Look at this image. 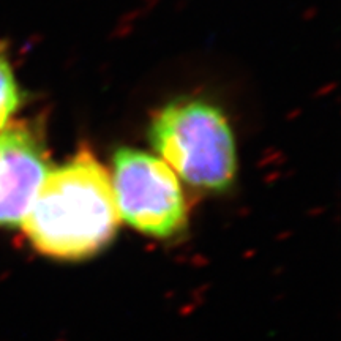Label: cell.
Returning <instances> with one entry per match:
<instances>
[{
    "mask_svg": "<svg viewBox=\"0 0 341 341\" xmlns=\"http://www.w3.org/2000/svg\"><path fill=\"white\" fill-rule=\"evenodd\" d=\"M119 223L109 174L89 150L46 176L22 221L33 248L65 261L98 253Z\"/></svg>",
    "mask_w": 341,
    "mask_h": 341,
    "instance_id": "6da1fadb",
    "label": "cell"
},
{
    "mask_svg": "<svg viewBox=\"0 0 341 341\" xmlns=\"http://www.w3.org/2000/svg\"><path fill=\"white\" fill-rule=\"evenodd\" d=\"M21 104V92L13 75L10 60L0 46V131L10 125L11 116Z\"/></svg>",
    "mask_w": 341,
    "mask_h": 341,
    "instance_id": "5b68a950",
    "label": "cell"
},
{
    "mask_svg": "<svg viewBox=\"0 0 341 341\" xmlns=\"http://www.w3.org/2000/svg\"><path fill=\"white\" fill-rule=\"evenodd\" d=\"M150 142L164 163L196 188L223 191L236 176V144L221 111L179 100L155 114Z\"/></svg>",
    "mask_w": 341,
    "mask_h": 341,
    "instance_id": "7a4b0ae2",
    "label": "cell"
},
{
    "mask_svg": "<svg viewBox=\"0 0 341 341\" xmlns=\"http://www.w3.org/2000/svg\"><path fill=\"white\" fill-rule=\"evenodd\" d=\"M48 174V150L37 126L18 122L0 131V227L24 221Z\"/></svg>",
    "mask_w": 341,
    "mask_h": 341,
    "instance_id": "277c9868",
    "label": "cell"
},
{
    "mask_svg": "<svg viewBox=\"0 0 341 341\" xmlns=\"http://www.w3.org/2000/svg\"><path fill=\"white\" fill-rule=\"evenodd\" d=\"M112 190L119 217L147 236L168 239L183 229L186 204L182 186L168 164L133 149L114 155Z\"/></svg>",
    "mask_w": 341,
    "mask_h": 341,
    "instance_id": "3957f363",
    "label": "cell"
}]
</instances>
